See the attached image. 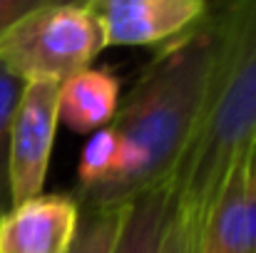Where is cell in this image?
<instances>
[{
    "instance_id": "obj_1",
    "label": "cell",
    "mask_w": 256,
    "mask_h": 253,
    "mask_svg": "<svg viewBox=\"0 0 256 253\" xmlns=\"http://www.w3.org/2000/svg\"><path fill=\"white\" fill-rule=\"evenodd\" d=\"M222 30L224 5H209L196 25L154 52L110 122L120 144L117 169L104 184L72 191L80 209L127 206L134 196L170 184L199 122Z\"/></svg>"
},
{
    "instance_id": "obj_2",
    "label": "cell",
    "mask_w": 256,
    "mask_h": 253,
    "mask_svg": "<svg viewBox=\"0 0 256 253\" xmlns=\"http://www.w3.org/2000/svg\"><path fill=\"white\" fill-rule=\"evenodd\" d=\"M224 5V30L194 134L170 179L194 239L244 152L256 149V0Z\"/></svg>"
},
{
    "instance_id": "obj_3",
    "label": "cell",
    "mask_w": 256,
    "mask_h": 253,
    "mask_svg": "<svg viewBox=\"0 0 256 253\" xmlns=\"http://www.w3.org/2000/svg\"><path fill=\"white\" fill-rule=\"evenodd\" d=\"M102 50V27L87 2L40 0L0 35V62L25 84H62L92 67Z\"/></svg>"
},
{
    "instance_id": "obj_4",
    "label": "cell",
    "mask_w": 256,
    "mask_h": 253,
    "mask_svg": "<svg viewBox=\"0 0 256 253\" xmlns=\"http://www.w3.org/2000/svg\"><path fill=\"white\" fill-rule=\"evenodd\" d=\"M58 87L38 80L28 82L20 97L10 137V194L12 206L42 194L50 154L58 132Z\"/></svg>"
},
{
    "instance_id": "obj_5",
    "label": "cell",
    "mask_w": 256,
    "mask_h": 253,
    "mask_svg": "<svg viewBox=\"0 0 256 253\" xmlns=\"http://www.w3.org/2000/svg\"><path fill=\"white\" fill-rule=\"evenodd\" d=\"M104 47L164 45L196 25L209 2L204 0H90Z\"/></svg>"
},
{
    "instance_id": "obj_6",
    "label": "cell",
    "mask_w": 256,
    "mask_h": 253,
    "mask_svg": "<svg viewBox=\"0 0 256 253\" xmlns=\"http://www.w3.org/2000/svg\"><path fill=\"white\" fill-rule=\"evenodd\" d=\"M194 253H256V149L229 171L194 239Z\"/></svg>"
},
{
    "instance_id": "obj_7",
    "label": "cell",
    "mask_w": 256,
    "mask_h": 253,
    "mask_svg": "<svg viewBox=\"0 0 256 253\" xmlns=\"http://www.w3.org/2000/svg\"><path fill=\"white\" fill-rule=\"evenodd\" d=\"M80 221L72 194H40L0 219V253H65Z\"/></svg>"
},
{
    "instance_id": "obj_8",
    "label": "cell",
    "mask_w": 256,
    "mask_h": 253,
    "mask_svg": "<svg viewBox=\"0 0 256 253\" xmlns=\"http://www.w3.org/2000/svg\"><path fill=\"white\" fill-rule=\"evenodd\" d=\"M120 77L110 67H87L58 87V122L78 134H92L114 119Z\"/></svg>"
},
{
    "instance_id": "obj_9",
    "label": "cell",
    "mask_w": 256,
    "mask_h": 253,
    "mask_svg": "<svg viewBox=\"0 0 256 253\" xmlns=\"http://www.w3.org/2000/svg\"><path fill=\"white\" fill-rule=\"evenodd\" d=\"M172 219L174 199L170 184L134 196L124 209L122 229L112 253H160Z\"/></svg>"
},
{
    "instance_id": "obj_10",
    "label": "cell",
    "mask_w": 256,
    "mask_h": 253,
    "mask_svg": "<svg viewBox=\"0 0 256 253\" xmlns=\"http://www.w3.org/2000/svg\"><path fill=\"white\" fill-rule=\"evenodd\" d=\"M127 206L80 209L75 239L65 253H112Z\"/></svg>"
},
{
    "instance_id": "obj_11",
    "label": "cell",
    "mask_w": 256,
    "mask_h": 253,
    "mask_svg": "<svg viewBox=\"0 0 256 253\" xmlns=\"http://www.w3.org/2000/svg\"><path fill=\"white\" fill-rule=\"evenodd\" d=\"M25 92V82L15 77L2 62H0V219L12 209V194H10V137H12V122L20 104V97Z\"/></svg>"
},
{
    "instance_id": "obj_12",
    "label": "cell",
    "mask_w": 256,
    "mask_h": 253,
    "mask_svg": "<svg viewBox=\"0 0 256 253\" xmlns=\"http://www.w3.org/2000/svg\"><path fill=\"white\" fill-rule=\"evenodd\" d=\"M117 159H120V144H117L112 127L107 124V127L92 132V137L87 139V144L80 152L75 191H90V189L104 184L114 174Z\"/></svg>"
},
{
    "instance_id": "obj_13",
    "label": "cell",
    "mask_w": 256,
    "mask_h": 253,
    "mask_svg": "<svg viewBox=\"0 0 256 253\" xmlns=\"http://www.w3.org/2000/svg\"><path fill=\"white\" fill-rule=\"evenodd\" d=\"M160 253H194V234H192L189 224L176 211H174V219L164 234Z\"/></svg>"
},
{
    "instance_id": "obj_14",
    "label": "cell",
    "mask_w": 256,
    "mask_h": 253,
    "mask_svg": "<svg viewBox=\"0 0 256 253\" xmlns=\"http://www.w3.org/2000/svg\"><path fill=\"white\" fill-rule=\"evenodd\" d=\"M40 0H0V35L15 22L20 20L28 10H32Z\"/></svg>"
}]
</instances>
